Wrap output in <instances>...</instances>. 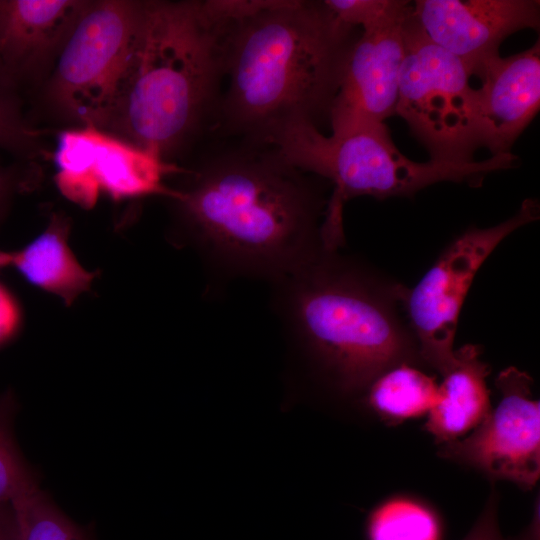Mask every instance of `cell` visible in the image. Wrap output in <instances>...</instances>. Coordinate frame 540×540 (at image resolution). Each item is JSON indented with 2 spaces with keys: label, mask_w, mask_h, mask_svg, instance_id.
<instances>
[{
  "label": "cell",
  "mask_w": 540,
  "mask_h": 540,
  "mask_svg": "<svg viewBox=\"0 0 540 540\" xmlns=\"http://www.w3.org/2000/svg\"><path fill=\"white\" fill-rule=\"evenodd\" d=\"M221 136L272 146L286 129L328 119L359 36L324 1L227 0ZM212 129V130H213Z\"/></svg>",
  "instance_id": "obj_1"
},
{
  "label": "cell",
  "mask_w": 540,
  "mask_h": 540,
  "mask_svg": "<svg viewBox=\"0 0 540 540\" xmlns=\"http://www.w3.org/2000/svg\"><path fill=\"white\" fill-rule=\"evenodd\" d=\"M188 173V185L169 197L216 272L273 283L323 248L327 201L315 176L275 147L226 142Z\"/></svg>",
  "instance_id": "obj_2"
},
{
  "label": "cell",
  "mask_w": 540,
  "mask_h": 540,
  "mask_svg": "<svg viewBox=\"0 0 540 540\" xmlns=\"http://www.w3.org/2000/svg\"><path fill=\"white\" fill-rule=\"evenodd\" d=\"M230 19L223 0L142 2L104 127L164 161L206 127L213 129Z\"/></svg>",
  "instance_id": "obj_3"
},
{
  "label": "cell",
  "mask_w": 540,
  "mask_h": 540,
  "mask_svg": "<svg viewBox=\"0 0 540 540\" xmlns=\"http://www.w3.org/2000/svg\"><path fill=\"white\" fill-rule=\"evenodd\" d=\"M322 248L273 286V305L290 342L347 393L405 363L412 348L382 293Z\"/></svg>",
  "instance_id": "obj_4"
},
{
  "label": "cell",
  "mask_w": 540,
  "mask_h": 540,
  "mask_svg": "<svg viewBox=\"0 0 540 540\" xmlns=\"http://www.w3.org/2000/svg\"><path fill=\"white\" fill-rule=\"evenodd\" d=\"M272 146L296 168L330 181L333 192L327 207L337 211H343L345 201L356 196H411L441 181L480 185L488 173L512 168L518 160L510 152L482 161L415 162L398 150L385 123L329 135L311 125H295Z\"/></svg>",
  "instance_id": "obj_5"
},
{
  "label": "cell",
  "mask_w": 540,
  "mask_h": 540,
  "mask_svg": "<svg viewBox=\"0 0 540 540\" xmlns=\"http://www.w3.org/2000/svg\"><path fill=\"white\" fill-rule=\"evenodd\" d=\"M404 44L396 114L426 147L430 159L473 161L479 144L476 95L468 68L427 37L413 10L405 22Z\"/></svg>",
  "instance_id": "obj_6"
},
{
  "label": "cell",
  "mask_w": 540,
  "mask_h": 540,
  "mask_svg": "<svg viewBox=\"0 0 540 540\" xmlns=\"http://www.w3.org/2000/svg\"><path fill=\"white\" fill-rule=\"evenodd\" d=\"M142 2L86 4L63 47L52 95L69 116L100 130L110 114L137 31Z\"/></svg>",
  "instance_id": "obj_7"
},
{
  "label": "cell",
  "mask_w": 540,
  "mask_h": 540,
  "mask_svg": "<svg viewBox=\"0 0 540 540\" xmlns=\"http://www.w3.org/2000/svg\"><path fill=\"white\" fill-rule=\"evenodd\" d=\"M538 218V203L526 199L510 219L490 228L467 230L413 289L402 292L420 355L442 375L454 361L459 312L477 270L506 236Z\"/></svg>",
  "instance_id": "obj_8"
},
{
  "label": "cell",
  "mask_w": 540,
  "mask_h": 540,
  "mask_svg": "<svg viewBox=\"0 0 540 540\" xmlns=\"http://www.w3.org/2000/svg\"><path fill=\"white\" fill-rule=\"evenodd\" d=\"M495 383L501 394L497 407L470 433L440 445L439 454L531 489L540 475V405L532 396L533 381L508 367Z\"/></svg>",
  "instance_id": "obj_9"
},
{
  "label": "cell",
  "mask_w": 540,
  "mask_h": 540,
  "mask_svg": "<svg viewBox=\"0 0 540 540\" xmlns=\"http://www.w3.org/2000/svg\"><path fill=\"white\" fill-rule=\"evenodd\" d=\"M55 161L59 190L83 208L94 206L101 191L115 200L151 194L169 196L166 176L182 171L94 127L62 133Z\"/></svg>",
  "instance_id": "obj_10"
},
{
  "label": "cell",
  "mask_w": 540,
  "mask_h": 540,
  "mask_svg": "<svg viewBox=\"0 0 540 540\" xmlns=\"http://www.w3.org/2000/svg\"><path fill=\"white\" fill-rule=\"evenodd\" d=\"M413 16L427 37L459 58L476 76L482 65L499 55L512 33L539 29L536 0H418Z\"/></svg>",
  "instance_id": "obj_11"
},
{
  "label": "cell",
  "mask_w": 540,
  "mask_h": 540,
  "mask_svg": "<svg viewBox=\"0 0 540 540\" xmlns=\"http://www.w3.org/2000/svg\"><path fill=\"white\" fill-rule=\"evenodd\" d=\"M412 10L399 19L360 32L349 52L330 111L331 132L381 124L396 114L405 53L404 27Z\"/></svg>",
  "instance_id": "obj_12"
},
{
  "label": "cell",
  "mask_w": 540,
  "mask_h": 540,
  "mask_svg": "<svg viewBox=\"0 0 540 540\" xmlns=\"http://www.w3.org/2000/svg\"><path fill=\"white\" fill-rule=\"evenodd\" d=\"M476 130L480 146L492 155L510 153L540 106V43L502 58L487 60L477 75Z\"/></svg>",
  "instance_id": "obj_13"
},
{
  "label": "cell",
  "mask_w": 540,
  "mask_h": 540,
  "mask_svg": "<svg viewBox=\"0 0 540 540\" xmlns=\"http://www.w3.org/2000/svg\"><path fill=\"white\" fill-rule=\"evenodd\" d=\"M86 2L0 0V68L15 82L71 31Z\"/></svg>",
  "instance_id": "obj_14"
},
{
  "label": "cell",
  "mask_w": 540,
  "mask_h": 540,
  "mask_svg": "<svg viewBox=\"0 0 540 540\" xmlns=\"http://www.w3.org/2000/svg\"><path fill=\"white\" fill-rule=\"evenodd\" d=\"M472 344L454 351V361L443 374L440 398L428 412L425 429L439 445L460 439L487 417L492 407L486 377L489 367Z\"/></svg>",
  "instance_id": "obj_15"
},
{
  "label": "cell",
  "mask_w": 540,
  "mask_h": 540,
  "mask_svg": "<svg viewBox=\"0 0 540 540\" xmlns=\"http://www.w3.org/2000/svg\"><path fill=\"white\" fill-rule=\"evenodd\" d=\"M69 222L54 215L39 236L13 252L12 265L32 285L61 298L69 306L88 291L96 273L78 262L68 245Z\"/></svg>",
  "instance_id": "obj_16"
},
{
  "label": "cell",
  "mask_w": 540,
  "mask_h": 540,
  "mask_svg": "<svg viewBox=\"0 0 540 540\" xmlns=\"http://www.w3.org/2000/svg\"><path fill=\"white\" fill-rule=\"evenodd\" d=\"M368 387L369 406L390 421L428 414L440 398L435 378L406 363L386 370Z\"/></svg>",
  "instance_id": "obj_17"
},
{
  "label": "cell",
  "mask_w": 540,
  "mask_h": 540,
  "mask_svg": "<svg viewBox=\"0 0 540 540\" xmlns=\"http://www.w3.org/2000/svg\"><path fill=\"white\" fill-rule=\"evenodd\" d=\"M368 540H441L438 516L426 505L406 498L375 508L366 525Z\"/></svg>",
  "instance_id": "obj_18"
},
{
  "label": "cell",
  "mask_w": 540,
  "mask_h": 540,
  "mask_svg": "<svg viewBox=\"0 0 540 540\" xmlns=\"http://www.w3.org/2000/svg\"><path fill=\"white\" fill-rule=\"evenodd\" d=\"M16 540H90L35 487L12 503Z\"/></svg>",
  "instance_id": "obj_19"
},
{
  "label": "cell",
  "mask_w": 540,
  "mask_h": 540,
  "mask_svg": "<svg viewBox=\"0 0 540 540\" xmlns=\"http://www.w3.org/2000/svg\"><path fill=\"white\" fill-rule=\"evenodd\" d=\"M13 415L11 397H0V507L12 505L15 500L37 487L14 441Z\"/></svg>",
  "instance_id": "obj_20"
},
{
  "label": "cell",
  "mask_w": 540,
  "mask_h": 540,
  "mask_svg": "<svg viewBox=\"0 0 540 540\" xmlns=\"http://www.w3.org/2000/svg\"><path fill=\"white\" fill-rule=\"evenodd\" d=\"M344 23L364 29L377 27L408 14L413 7L403 0H324Z\"/></svg>",
  "instance_id": "obj_21"
},
{
  "label": "cell",
  "mask_w": 540,
  "mask_h": 540,
  "mask_svg": "<svg viewBox=\"0 0 540 540\" xmlns=\"http://www.w3.org/2000/svg\"><path fill=\"white\" fill-rule=\"evenodd\" d=\"M15 83L0 68V147L24 153L32 147L36 133L21 115Z\"/></svg>",
  "instance_id": "obj_22"
},
{
  "label": "cell",
  "mask_w": 540,
  "mask_h": 540,
  "mask_svg": "<svg viewBox=\"0 0 540 540\" xmlns=\"http://www.w3.org/2000/svg\"><path fill=\"white\" fill-rule=\"evenodd\" d=\"M497 496L491 493L480 516L462 540H539V511H535L529 527L517 538L507 539L501 534L497 517Z\"/></svg>",
  "instance_id": "obj_23"
},
{
  "label": "cell",
  "mask_w": 540,
  "mask_h": 540,
  "mask_svg": "<svg viewBox=\"0 0 540 540\" xmlns=\"http://www.w3.org/2000/svg\"><path fill=\"white\" fill-rule=\"evenodd\" d=\"M20 323V310L10 292L0 284V344L10 339Z\"/></svg>",
  "instance_id": "obj_24"
},
{
  "label": "cell",
  "mask_w": 540,
  "mask_h": 540,
  "mask_svg": "<svg viewBox=\"0 0 540 540\" xmlns=\"http://www.w3.org/2000/svg\"><path fill=\"white\" fill-rule=\"evenodd\" d=\"M0 540H16V523L12 505L0 507Z\"/></svg>",
  "instance_id": "obj_25"
},
{
  "label": "cell",
  "mask_w": 540,
  "mask_h": 540,
  "mask_svg": "<svg viewBox=\"0 0 540 540\" xmlns=\"http://www.w3.org/2000/svg\"><path fill=\"white\" fill-rule=\"evenodd\" d=\"M9 190V179L5 172L0 170V204L3 199L6 197Z\"/></svg>",
  "instance_id": "obj_26"
},
{
  "label": "cell",
  "mask_w": 540,
  "mask_h": 540,
  "mask_svg": "<svg viewBox=\"0 0 540 540\" xmlns=\"http://www.w3.org/2000/svg\"><path fill=\"white\" fill-rule=\"evenodd\" d=\"M13 252L0 250V269L12 265Z\"/></svg>",
  "instance_id": "obj_27"
}]
</instances>
